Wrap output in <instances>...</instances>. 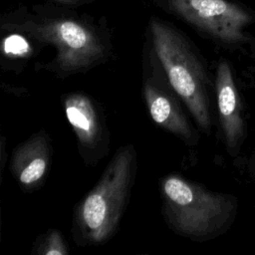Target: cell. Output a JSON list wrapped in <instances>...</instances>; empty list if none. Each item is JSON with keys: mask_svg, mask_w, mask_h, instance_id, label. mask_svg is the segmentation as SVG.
<instances>
[{"mask_svg": "<svg viewBox=\"0 0 255 255\" xmlns=\"http://www.w3.org/2000/svg\"><path fill=\"white\" fill-rule=\"evenodd\" d=\"M162 212L167 226L193 241H207L225 233L238 208L234 195L211 191L203 185L169 174L160 181Z\"/></svg>", "mask_w": 255, "mask_h": 255, "instance_id": "6da1fadb", "label": "cell"}, {"mask_svg": "<svg viewBox=\"0 0 255 255\" xmlns=\"http://www.w3.org/2000/svg\"><path fill=\"white\" fill-rule=\"evenodd\" d=\"M136 171L132 144L117 149L97 184L75 211L76 240L83 244H103L116 233L128 203Z\"/></svg>", "mask_w": 255, "mask_h": 255, "instance_id": "7a4b0ae2", "label": "cell"}, {"mask_svg": "<svg viewBox=\"0 0 255 255\" xmlns=\"http://www.w3.org/2000/svg\"><path fill=\"white\" fill-rule=\"evenodd\" d=\"M150 33L154 53L170 87L186 106L199 129L209 135L212 128L210 82L202 62L188 42L166 23L152 18Z\"/></svg>", "mask_w": 255, "mask_h": 255, "instance_id": "3957f363", "label": "cell"}, {"mask_svg": "<svg viewBox=\"0 0 255 255\" xmlns=\"http://www.w3.org/2000/svg\"><path fill=\"white\" fill-rule=\"evenodd\" d=\"M34 40L52 45L56 56L47 69L59 77L87 72L103 63L108 50L99 34L89 25L70 18H43L9 24Z\"/></svg>", "mask_w": 255, "mask_h": 255, "instance_id": "277c9868", "label": "cell"}, {"mask_svg": "<svg viewBox=\"0 0 255 255\" xmlns=\"http://www.w3.org/2000/svg\"><path fill=\"white\" fill-rule=\"evenodd\" d=\"M168 6L186 22L227 44L246 40L244 28L251 16L227 0H166Z\"/></svg>", "mask_w": 255, "mask_h": 255, "instance_id": "5b68a950", "label": "cell"}, {"mask_svg": "<svg viewBox=\"0 0 255 255\" xmlns=\"http://www.w3.org/2000/svg\"><path fill=\"white\" fill-rule=\"evenodd\" d=\"M63 106L68 122L77 136L79 150L88 163L107 154L109 134L104 117L95 102L84 93H70Z\"/></svg>", "mask_w": 255, "mask_h": 255, "instance_id": "8992f818", "label": "cell"}, {"mask_svg": "<svg viewBox=\"0 0 255 255\" xmlns=\"http://www.w3.org/2000/svg\"><path fill=\"white\" fill-rule=\"evenodd\" d=\"M215 93L223 140L229 154L235 156L246 138L247 128L233 71L224 59L216 68Z\"/></svg>", "mask_w": 255, "mask_h": 255, "instance_id": "52a82bcc", "label": "cell"}, {"mask_svg": "<svg viewBox=\"0 0 255 255\" xmlns=\"http://www.w3.org/2000/svg\"><path fill=\"white\" fill-rule=\"evenodd\" d=\"M143 99L151 120L162 129L180 138L184 143L195 145L198 134L193 128L175 98L154 79H147L142 87Z\"/></svg>", "mask_w": 255, "mask_h": 255, "instance_id": "ba28073f", "label": "cell"}, {"mask_svg": "<svg viewBox=\"0 0 255 255\" xmlns=\"http://www.w3.org/2000/svg\"><path fill=\"white\" fill-rule=\"evenodd\" d=\"M52 148L48 135L38 132L20 143L12 153L11 172L24 189L42 183L51 161Z\"/></svg>", "mask_w": 255, "mask_h": 255, "instance_id": "9c48e42d", "label": "cell"}, {"mask_svg": "<svg viewBox=\"0 0 255 255\" xmlns=\"http://www.w3.org/2000/svg\"><path fill=\"white\" fill-rule=\"evenodd\" d=\"M37 253L43 255H66L69 250L60 231L50 230L43 237Z\"/></svg>", "mask_w": 255, "mask_h": 255, "instance_id": "30bf717a", "label": "cell"}, {"mask_svg": "<svg viewBox=\"0 0 255 255\" xmlns=\"http://www.w3.org/2000/svg\"><path fill=\"white\" fill-rule=\"evenodd\" d=\"M2 52L10 58H25L31 54V49L25 39L12 35L3 41Z\"/></svg>", "mask_w": 255, "mask_h": 255, "instance_id": "8fae6325", "label": "cell"}, {"mask_svg": "<svg viewBox=\"0 0 255 255\" xmlns=\"http://www.w3.org/2000/svg\"><path fill=\"white\" fill-rule=\"evenodd\" d=\"M53 1L56 3H59L61 5H65V6H77V5L86 3L90 0H53Z\"/></svg>", "mask_w": 255, "mask_h": 255, "instance_id": "7c38bea8", "label": "cell"}]
</instances>
